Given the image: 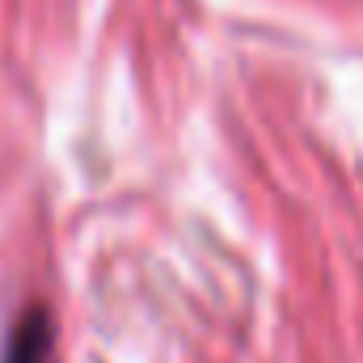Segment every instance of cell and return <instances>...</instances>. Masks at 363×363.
I'll list each match as a JSON object with an SVG mask.
<instances>
[{"label": "cell", "mask_w": 363, "mask_h": 363, "mask_svg": "<svg viewBox=\"0 0 363 363\" xmlns=\"http://www.w3.org/2000/svg\"><path fill=\"white\" fill-rule=\"evenodd\" d=\"M47 351H51V325H47V313H26L17 334L9 338V355L4 363H47Z\"/></svg>", "instance_id": "6da1fadb"}]
</instances>
